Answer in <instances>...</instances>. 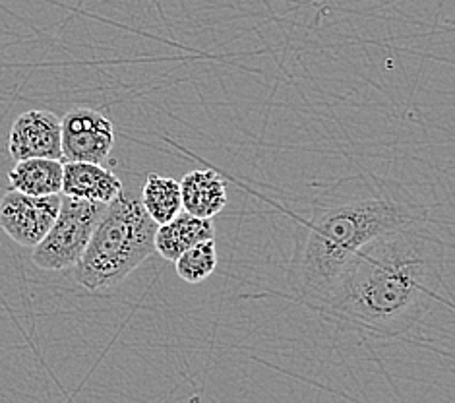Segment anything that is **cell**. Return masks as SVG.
Wrapping results in <instances>:
<instances>
[{"mask_svg":"<svg viewBox=\"0 0 455 403\" xmlns=\"http://www.w3.org/2000/svg\"><path fill=\"white\" fill-rule=\"evenodd\" d=\"M427 215L405 189L380 177L355 175L320 189L297 233L287 271L292 295L322 312L368 243Z\"/></svg>","mask_w":455,"mask_h":403,"instance_id":"6da1fadb","label":"cell"},{"mask_svg":"<svg viewBox=\"0 0 455 403\" xmlns=\"http://www.w3.org/2000/svg\"><path fill=\"white\" fill-rule=\"evenodd\" d=\"M448 246L428 220L368 243L322 314L347 326L397 335L420 324L440 299Z\"/></svg>","mask_w":455,"mask_h":403,"instance_id":"7a4b0ae2","label":"cell"},{"mask_svg":"<svg viewBox=\"0 0 455 403\" xmlns=\"http://www.w3.org/2000/svg\"><path fill=\"white\" fill-rule=\"evenodd\" d=\"M157 223L146 214L136 192L121 190L95 225L74 278L84 289H113L156 253Z\"/></svg>","mask_w":455,"mask_h":403,"instance_id":"3957f363","label":"cell"},{"mask_svg":"<svg viewBox=\"0 0 455 403\" xmlns=\"http://www.w3.org/2000/svg\"><path fill=\"white\" fill-rule=\"evenodd\" d=\"M105 208L107 204L62 196L55 223L41 238V243L34 246V254H31L34 264L45 271L74 268L88 246Z\"/></svg>","mask_w":455,"mask_h":403,"instance_id":"277c9868","label":"cell"},{"mask_svg":"<svg viewBox=\"0 0 455 403\" xmlns=\"http://www.w3.org/2000/svg\"><path fill=\"white\" fill-rule=\"evenodd\" d=\"M115 146V125L92 107H74L60 118L62 161L101 163Z\"/></svg>","mask_w":455,"mask_h":403,"instance_id":"5b68a950","label":"cell"},{"mask_svg":"<svg viewBox=\"0 0 455 403\" xmlns=\"http://www.w3.org/2000/svg\"><path fill=\"white\" fill-rule=\"evenodd\" d=\"M62 194L29 196L10 189L0 200V229L20 246L34 248L49 233Z\"/></svg>","mask_w":455,"mask_h":403,"instance_id":"8992f818","label":"cell"},{"mask_svg":"<svg viewBox=\"0 0 455 403\" xmlns=\"http://www.w3.org/2000/svg\"><path fill=\"white\" fill-rule=\"evenodd\" d=\"M8 154L14 161L49 157L62 161L60 118L47 109L21 113L8 134Z\"/></svg>","mask_w":455,"mask_h":403,"instance_id":"52a82bcc","label":"cell"},{"mask_svg":"<svg viewBox=\"0 0 455 403\" xmlns=\"http://www.w3.org/2000/svg\"><path fill=\"white\" fill-rule=\"evenodd\" d=\"M123 190V182L113 171L100 163L64 161L62 165V196L85 202H113Z\"/></svg>","mask_w":455,"mask_h":403,"instance_id":"ba28073f","label":"cell"},{"mask_svg":"<svg viewBox=\"0 0 455 403\" xmlns=\"http://www.w3.org/2000/svg\"><path fill=\"white\" fill-rule=\"evenodd\" d=\"M179 184L182 212L194 217L212 220L227 206V184L220 173L196 169L187 173Z\"/></svg>","mask_w":455,"mask_h":403,"instance_id":"9c48e42d","label":"cell"},{"mask_svg":"<svg viewBox=\"0 0 455 403\" xmlns=\"http://www.w3.org/2000/svg\"><path fill=\"white\" fill-rule=\"evenodd\" d=\"M210 238H215L213 220L180 212L171 222L157 225L156 253L169 260V262H175L184 250L202 241H210Z\"/></svg>","mask_w":455,"mask_h":403,"instance_id":"30bf717a","label":"cell"},{"mask_svg":"<svg viewBox=\"0 0 455 403\" xmlns=\"http://www.w3.org/2000/svg\"><path fill=\"white\" fill-rule=\"evenodd\" d=\"M62 165L60 159L49 157H29L20 159L12 171L8 173V181L12 190L29 196H51L62 190Z\"/></svg>","mask_w":455,"mask_h":403,"instance_id":"8fae6325","label":"cell"},{"mask_svg":"<svg viewBox=\"0 0 455 403\" xmlns=\"http://www.w3.org/2000/svg\"><path fill=\"white\" fill-rule=\"evenodd\" d=\"M140 202H142L151 220L157 225H164L182 212L180 184L175 179L161 177L157 173H148Z\"/></svg>","mask_w":455,"mask_h":403,"instance_id":"7c38bea8","label":"cell"},{"mask_svg":"<svg viewBox=\"0 0 455 403\" xmlns=\"http://www.w3.org/2000/svg\"><path fill=\"white\" fill-rule=\"evenodd\" d=\"M218 268V246L213 238L190 246L175 260V270L182 281L196 286L202 283Z\"/></svg>","mask_w":455,"mask_h":403,"instance_id":"4fadbf2b","label":"cell"}]
</instances>
